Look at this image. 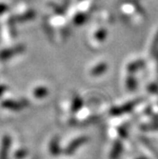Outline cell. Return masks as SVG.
Returning <instances> with one entry per match:
<instances>
[{
    "label": "cell",
    "instance_id": "obj_10",
    "mask_svg": "<svg viewBox=\"0 0 158 159\" xmlns=\"http://www.w3.org/2000/svg\"><path fill=\"white\" fill-rule=\"evenodd\" d=\"M142 65H143L142 60H134L127 66V70H128V71H130V73H133V71H135L139 68H141Z\"/></svg>",
    "mask_w": 158,
    "mask_h": 159
},
{
    "label": "cell",
    "instance_id": "obj_6",
    "mask_svg": "<svg viewBox=\"0 0 158 159\" xmlns=\"http://www.w3.org/2000/svg\"><path fill=\"white\" fill-rule=\"evenodd\" d=\"M87 19H88L87 13L81 11L77 8H75V10L71 12L70 16V21L71 22V24L74 26H77V27L84 25V23L87 21Z\"/></svg>",
    "mask_w": 158,
    "mask_h": 159
},
{
    "label": "cell",
    "instance_id": "obj_8",
    "mask_svg": "<svg viewBox=\"0 0 158 159\" xmlns=\"http://www.w3.org/2000/svg\"><path fill=\"white\" fill-rule=\"evenodd\" d=\"M157 50H158V29L155 31V33L152 36V39L150 43V52H151V54L154 55L157 52Z\"/></svg>",
    "mask_w": 158,
    "mask_h": 159
},
{
    "label": "cell",
    "instance_id": "obj_12",
    "mask_svg": "<svg viewBox=\"0 0 158 159\" xmlns=\"http://www.w3.org/2000/svg\"><path fill=\"white\" fill-rule=\"evenodd\" d=\"M3 106H6L9 109H16V110H19L20 108H18V104L16 102H9V103H4Z\"/></svg>",
    "mask_w": 158,
    "mask_h": 159
},
{
    "label": "cell",
    "instance_id": "obj_5",
    "mask_svg": "<svg viewBox=\"0 0 158 159\" xmlns=\"http://www.w3.org/2000/svg\"><path fill=\"white\" fill-rule=\"evenodd\" d=\"M108 36V31L104 26L95 28L91 34V42L95 46H100L106 41Z\"/></svg>",
    "mask_w": 158,
    "mask_h": 159
},
{
    "label": "cell",
    "instance_id": "obj_7",
    "mask_svg": "<svg viewBox=\"0 0 158 159\" xmlns=\"http://www.w3.org/2000/svg\"><path fill=\"white\" fill-rule=\"evenodd\" d=\"M108 70V65L106 62L104 61H101L100 63L94 65L91 70H90V75L92 76H99V75H104L106 71Z\"/></svg>",
    "mask_w": 158,
    "mask_h": 159
},
{
    "label": "cell",
    "instance_id": "obj_2",
    "mask_svg": "<svg viewBox=\"0 0 158 159\" xmlns=\"http://www.w3.org/2000/svg\"><path fill=\"white\" fill-rule=\"evenodd\" d=\"M1 35L3 40L6 42L12 41L16 36V24L17 23L13 14L7 13L5 16L1 18Z\"/></svg>",
    "mask_w": 158,
    "mask_h": 159
},
{
    "label": "cell",
    "instance_id": "obj_13",
    "mask_svg": "<svg viewBox=\"0 0 158 159\" xmlns=\"http://www.w3.org/2000/svg\"><path fill=\"white\" fill-rule=\"evenodd\" d=\"M76 1V3H79V2H82V1H84V0H75Z\"/></svg>",
    "mask_w": 158,
    "mask_h": 159
},
{
    "label": "cell",
    "instance_id": "obj_4",
    "mask_svg": "<svg viewBox=\"0 0 158 159\" xmlns=\"http://www.w3.org/2000/svg\"><path fill=\"white\" fill-rule=\"evenodd\" d=\"M25 51V46L23 44H17L12 47H8L0 50V63H4L13 57L21 54Z\"/></svg>",
    "mask_w": 158,
    "mask_h": 159
},
{
    "label": "cell",
    "instance_id": "obj_14",
    "mask_svg": "<svg viewBox=\"0 0 158 159\" xmlns=\"http://www.w3.org/2000/svg\"><path fill=\"white\" fill-rule=\"evenodd\" d=\"M138 1H139V0H138Z\"/></svg>",
    "mask_w": 158,
    "mask_h": 159
},
{
    "label": "cell",
    "instance_id": "obj_11",
    "mask_svg": "<svg viewBox=\"0 0 158 159\" xmlns=\"http://www.w3.org/2000/svg\"><path fill=\"white\" fill-rule=\"evenodd\" d=\"M9 11H10V7L7 3L0 2V18H2L7 13H9Z\"/></svg>",
    "mask_w": 158,
    "mask_h": 159
},
{
    "label": "cell",
    "instance_id": "obj_9",
    "mask_svg": "<svg viewBox=\"0 0 158 159\" xmlns=\"http://www.w3.org/2000/svg\"><path fill=\"white\" fill-rule=\"evenodd\" d=\"M86 141V138L85 137H80L79 139H77V140H74V142H71L70 143V145L68 147V149H67V152L70 154V153H71L73 152H74L80 145H82V144L84 143Z\"/></svg>",
    "mask_w": 158,
    "mask_h": 159
},
{
    "label": "cell",
    "instance_id": "obj_3",
    "mask_svg": "<svg viewBox=\"0 0 158 159\" xmlns=\"http://www.w3.org/2000/svg\"><path fill=\"white\" fill-rule=\"evenodd\" d=\"M13 16L17 23H26L34 20L36 17V11L34 9L29 7L26 4H20L16 9Z\"/></svg>",
    "mask_w": 158,
    "mask_h": 159
},
{
    "label": "cell",
    "instance_id": "obj_1",
    "mask_svg": "<svg viewBox=\"0 0 158 159\" xmlns=\"http://www.w3.org/2000/svg\"><path fill=\"white\" fill-rule=\"evenodd\" d=\"M119 10L125 17L135 23H142L147 19L146 12L138 3V0H123L119 4Z\"/></svg>",
    "mask_w": 158,
    "mask_h": 159
}]
</instances>
